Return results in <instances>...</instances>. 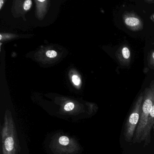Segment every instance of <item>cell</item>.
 <instances>
[{"instance_id": "1", "label": "cell", "mask_w": 154, "mask_h": 154, "mask_svg": "<svg viewBox=\"0 0 154 154\" xmlns=\"http://www.w3.org/2000/svg\"><path fill=\"white\" fill-rule=\"evenodd\" d=\"M2 154H18L19 143L11 112H5L2 130Z\"/></svg>"}, {"instance_id": "2", "label": "cell", "mask_w": 154, "mask_h": 154, "mask_svg": "<svg viewBox=\"0 0 154 154\" xmlns=\"http://www.w3.org/2000/svg\"><path fill=\"white\" fill-rule=\"evenodd\" d=\"M143 93V100L140 118L132 141L133 143H140L142 142L148 119L154 103V81L148 87L146 88Z\"/></svg>"}, {"instance_id": "3", "label": "cell", "mask_w": 154, "mask_h": 154, "mask_svg": "<svg viewBox=\"0 0 154 154\" xmlns=\"http://www.w3.org/2000/svg\"><path fill=\"white\" fill-rule=\"evenodd\" d=\"M143 100V93L140 94L134 103L133 109L127 120L124 129V138L127 142L133 141L140 118L141 106Z\"/></svg>"}, {"instance_id": "4", "label": "cell", "mask_w": 154, "mask_h": 154, "mask_svg": "<svg viewBox=\"0 0 154 154\" xmlns=\"http://www.w3.org/2000/svg\"><path fill=\"white\" fill-rule=\"evenodd\" d=\"M51 143L52 150L55 154H73L80 149L75 140L64 135L56 137Z\"/></svg>"}, {"instance_id": "5", "label": "cell", "mask_w": 154, "mask_h": 154, "mask_svg": "<svg viewBox=\"0 0 154 154\" xmlns=\"http://www.w3.org/2000/svg\"><path fill=\"white\" fill-rule=\"evenodd\" d=\"M123 20L125 26L131 31H139L143 28L142 20L134 13H125L123 16Z\"/></svg>"}, {"instance_id": "6", "label": "cell", "mask_w": 154, "mask_h": 154, "mask_svg": "<svg viewBox=\"0 0 154 154\" xmlns=\"http://www.w3.org/2000/svg\"><path fill=\"white\" fill-rule=\"evenodd\" d=\"M154 124V103L151 109L148 119L146 127L145 133L142 140V142H144L145 146L148 145L150 142L151 131Z\"/></svg>"}, {"instance_id": "7", "label": "cell", "mask_w": 154, "mask_h": 154, "mask_svg": "<svg viewBox=\"0 0 154 154\" xmlns=\"http://www.w3.org/2000/svg\"><path fill=\"white\" fill-rule=\"evenodd\" d=\"M117 57L121 64L124 66L129 64L131 61L130 50L128 46L123 45L121 47L118 51Z\"/></svg>"}, {"instance_id": "8", "label": "cell", "mask_w": 154, "mask_h": 154, "mask_svg": "<svg viewBox=\"0 0 154 154\" xmlns=\"http://www.w3.org/2000/svg\"><path fill=\"white\" fill-rule=\"evenodd\" d=\"M75 105L73 103L69 102L65 105L64 109L66 111H71L73 109Z\"/></svg>"}, {"instance_id": "9", "label": "cell", "mask_w": 154, "mask_h": 154, "mask_svg": "<svg viewBox=\"0 0 154 154\" xmlns=\"http://www.w3.org/2000/svg\"><path fill=\"white\" fill-rule=\"evenodd\" d=\"M31 5H32V1L31 0H27L25 1L24 4V9L25 10H29L31 8Z\"/></svg>"}, {"instance_id": "10", "label": "cell", "mask_w": 154, "mask_h": 154, "mask_svg": "<svg viewBox=\"0 0 154 154\" xmlns=\"http://www.w3.org/2000/svg\"><path fill=\"white\" fill-rule=\"evenodd\" d=\"M57 55V53L54 50H49L46 52V56L50 58H54Z\"/></svg>"}, {"instance_id": "11", "label": "cell", "mask_w": 154, "mask_h": 154, "mask_svg": "<svg viewBox=\"0 0 154 154\" xmlns=\"http://www.w3.org/2000/svg\"><path fill=\"white\" fill-rule=\"evenodd\" d=\"M72 80L75 85H78L81 83V79L77 75H74L72 77Z\"/></svg>"}, {"instance_id": "12", "label": "cell", "mask_w": 154, "mask_h": 154, "mask_svg": "<svg viewBox=\"0 0 154 154\" xmlns=\"http://www.w3.org/2000/svg\"><path fill=\"white\" fill-rule=\"evenodd\" d=\"M150 62L151 64L154 65V51L152 52L150 55Z\"/></svg>"}, {"instance_id": "13", "label": "cell", "mask_w": 154, "mask_h": 154, "mask_svg": "<svg viewBox=\"0 0 154 154\" xmlns=\"http://www.w3.org/2000/svg\"><path fill=\"white\" fill-rule=\"evenodd\" d=\"M145 2L149 3V4H153L154 3V1L153 0H147V1H145Z\"/></svg>"}, {"instance_id": "14", "label": "cell", "mask_w": 154, "mask_h": 154, "mask_svg": "<svg viewBox=\"0 0 154 154\" xmlns=\"http://www.w3.org/2000/svg\"><path fill=\"white\" fill-rule=\"evenodd\" d=\"M3 2H4L2 1V0H1V1H0V4H1V6H0V9H1L2 8V5H3Z\"/></svg>"}, {"instance_id": "15", "label": "cell", "mask_w": 154, "mask_h": 154, "mask_svg": "<svg viewBox=\"0 0 154 154\" xmlns=\"http://www.w3.org/2000/svg\"><path fill=\"white\" fill-rule=\"evenodd\" d=\"M152 19H153V20H154V15H153V16H152Z\"/></svg>"}, {"instance_id": "16", "label": "cell", "mask_w": 154, "mask_h": 154, "mask_svg": "<svg viewBox=\"0 0 154 154\" xmlns=\"http://www.w3.org/2000/svg\"><path fill=\"white\" fill-rule=\"evenodd\" d=\"M38 2H45V1H40V0H38Z\"/></svg>"}, {"instance_id": "17", "label": "cell", "mask_w": 154, "mask_h": 154, "mask_svg": "<svg viewBox=\"0 0 154 154\" xmlns=\"http://www.w3.org/2000/svg\"><path fill=\"white\" fill-rule=\"evenodd\" d=\"M0 38H0V39H1V40H2V35H0Z\"/></svg>"}]
</instances>
